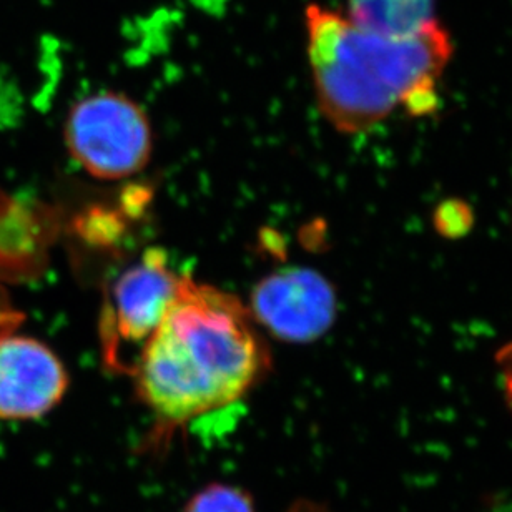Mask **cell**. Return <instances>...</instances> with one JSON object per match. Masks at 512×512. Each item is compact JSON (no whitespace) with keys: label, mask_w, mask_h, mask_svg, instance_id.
<instances>
[{"label":"cell","mask_w":512,"mask_h":512,"mask_svg":"<svg viewBox=\"0 0 512 512\" xmlns=\"http://www.w3.org/2000/svg\"><path fill=\"white\" fill-rule=\"evenodd\" d=\"M268 365L248 308L225 291L183 276L132 375L138 399L170 429L245 398Z\"/></svg>","instance_id":"6da1fadb"},{"label":"cell","mask_w":512,"mask_h":512,"mask_svg":"<svg viewBox=\"0 0 512 512\" xmlns=\"http://www.w3.org/2000/svg\"><path fill=\"white\" fill-rule=\"evenodd\" d=\"M305 30L318 109L338 132H368L398 107L411 115L438 107L439 80L453 57V40L439 20L391 37L310 4Z\"/></svg>","instance_id":"7a4b0ae2"},{"label":"cell","mask_w":512,"mask_h":512,"mask_svg":"<svg viewBox=\"0 0 512 512\" xmlns=\"http://www.w3.org/2000/svg\"><path fill=\"white\" fill-rule=\"evenodd\" d=\"M69 153L100 180H124L147 167L152 127L142 107L119 92H97L79 100L65 122Z\"/></svg>","instance_id":"3957f363"},{"label":"cell","mask_w":512,"mask_h":512,"mask_svg":"<svg viewBox=\"0 0 512 512\" xmlns=\"http://www.w3.org/2000/svg\"><path fill=\"white\" fill-rule=\"evenodd\" d=\"M182 278L155 250L117 278L102 318V343L110 366H120L122 350L142 351L172 308Z\"/></svg>","instance_id":"277c9868"},{"label":"cell","mask_w":512,"mask_h":512,"mask_svg":"<svg viewBox=\"0 0 512 512\" xmlns=\"http://www.w3.org/2000/svg\"><path fill=\"white\" fill-rule=\"evenodd\" d=\"M338 298L330 281L306 266L265 276L253 288L250 315L276 340L311 343L335 323Z\"/></svg>","instance_id":"5b68a950"},{"label":"cell","mask_w":512,"mask_h":512,"mask_svg":"<svg viewBox=\"0 0 512 512\" xmlns=\"http://www.w3.org/2000/svg\"><path fill=\"white\" fill-rule=\"evenodd\" d=\"M67 389L69 373L49 346L29 336H0V419L44 418Z\"/></svg>","instance_id":"8992f818"},{"label":"cell","mask_w":512,"mask_h":512,"mask_svg":"<svg viewBox=\"0 0 512 512\" xmlns=\"http://www.w3.org/2000/svg\"><path fill=\"white\" fill-rule=\"evenodd\" d=\"M436 0H348V17L391 37L413 35L436 19Z\"/></svg>","instance_id":"52a82bcc"},{"label":"cell","mask_w":512,"mask_h":512,"mask_svg":"<svg viewBox=\"0 0 512 512\" xmlns=\"http://www.w3.org/2000/svg\"><path fill=\"white\" fill-rule=\"evenodd\" d=\"M182 512H256L250 493L235 484L210 483L188 499Z\"/></svg>","instance_id":"ba28073f"},{"label":"cell","mask_w":512,"mask_h":512,"mask_svg":"<svg viewBox=\"0 0 512 512\" xmlns=\"http://www.w3.org/2000/svg\"><path fill=\"white\" fill-rule=\"evenodd\" d=\"M438 232L444 237H463L473 223V213L463 202H444L439 205L434 215Z\"/></svg>","instance_id":"9c48e42d"},{"label":"cell","mask_w":512,"mask_h":512,"mask_svg":"<svg viewBox=\"0 0 512 512\" xmlns=\"http://www.w3.org/2000/svg\"><path fill=\"white\" fill-rule=\"evenodd\" d=\"M496 363H498L501 383H503L504 393H506V401H508L509 408L512 409V341L496 355Z\"/></svg>","instance_id":"30bf717a"},{"label":"cell","mask_w":512,"mask_h":512,"mask_svg":"<svg viewBox=\"0 0 512 512\" xmlns=\"http://www.w3.org/2000/svg\"><path fill=\"white\" fill-rule=\"evenodd\" d=\"M15 323H17V315L15 311L5 303L4 298L0 296V336L12 333Z\"/></svg>","instance_id":"8fae6325"}]
</instances>
